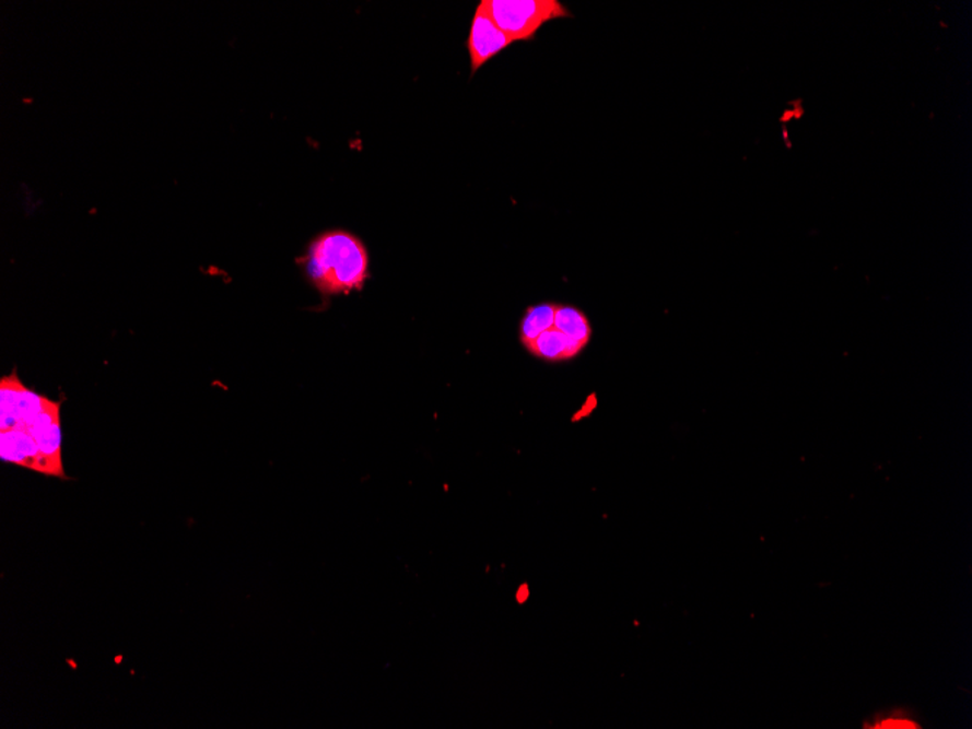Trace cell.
<instances>
[{
  "instance_id": "7",
  "label": "cell",
  "mask_w": 972,
  "mask_h": 729,
  "mask_svg": "<svg viewBox=\"0 0 972 729\" xmlns=\"http://www.w3.org/2000/svg\"><path fill=\"white\" fill-rule=\"evenodd\" d=\"M558 303L543 302L539 305L527 307L520 322V341L523 345H529L540 333L548 331L555 324Z\"/></svg>"
},
{
  "instance_id": "6",
  "label": "cell",
  "mask_w": 972,
  "mask_h": 729,
  "mask_svg": "<svg viewBox=\"0 0 972 729\" xmlns=\"http://www.w3.org/2000/svg\"><path fill=\"white\" fill-rule=\"evenodd\" d=\"M553 325L584 350L592 342L593 325L589 322L587 314L577 306L558 303L555 324Z\"/></svg>"
},
{
  "instance_id": "2",
  "label": "cell",
  "mask_w": 972,
  "mask_h": 729,
  "mask_svg": "<svg viewBox=\"0 0 972 729\" xmlns=\"http://www.w3.org/2000/svg\"><path fill=\"white\" fill-rule=\"evenodd\" d=\"M306 272L315 287L327 296L353 292L367 280V250L349 232H328L311 245Z\"/></svg>"
},
{
  "instance_id": "1",
  "label": "cell",
  "mask_w": 972,
  "mask_h": 729,
  "mask_svg": "<svg viewBox=\"0 0 972 729\" xmlns=\"http://www.w3.org/2000/svg\"><path fill=\"white\" fill-rule=\"evenodd\" d=\"M0 432L22 430L37 442L56 478L66 480L61 462L60 403L33 392L13 373L0 381Z\"/></svg>"
},
{
  "instance_id": "3",
  "label": "cell",
  "mask_w": 972,
  "mask_h": 729,
  "mask_svg": "<svg viewBox=\"0 0 972 729\" xmlns=\"http://www.w3.org/2000/svg\"><path fill=\"white\" fill-rule=\"evenodd\" d=\"M495 24L516 42H531L548 22L573 17L560 0H482Z\"/></svg>"
},
{
  "instance_id": "5",
  "label": "cell",
  "mask_w": 972,
  "mask_h": 729,
  "mask_svg": "<svg viewBox=\"0 0 972 729\" xmlns=\"http://www.w3.org/2000/svg\"><path fill=\"white\" fill-rule=\"evenodd\" d=\"M525 349L531 355L548 363H564L578 357L583 353V346L575 344L571 338L560 331L553 325L551 329L540 333L536 340L531 341Z\"/></svg>"
},
{
  "instance_id": "4",
  "label": "cell",
  "mask_w": 972,
  "mask_h": 729,
  "mask_svg": "<svg viewBox=\"0 0 972 729\" xmlns=\"http://www.w3.org/2000/svg\"><path fill=\"white\" fill-rule=\"evenodd\" d=\"M513 43V39L492 20L485 4L483 2L479 3L477 11H475L468 37L470 70H472V73H477L483 64L494 59L495 56H499L501 51L512 46Z\"/></svg>"
},
{
  "instance_id": "8",
  "label": "cell",
  "mask_w": 972,
  "mask_h": 729,
  "mask_svg": "<svg viewBox=\"0 0 972 729\" xmlns=\"http://www.w3.org/2000/svg\"><path fill=\"white\" fill-rule=\"evenodd\" d=\"M882 729H914L918 728L916 724L907 721V719H888V721L879 722L877 727Z\"/></svg>"
}]
</instances>
